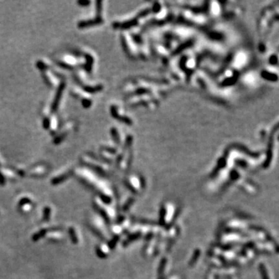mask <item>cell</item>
Segmentation results:
<instances>
[{
	"label": "cell",
	"mask_w": 279,
	"mask_h": 279,
	"mask_svg": "<svg viewBox=\"0 0 279 279\" xmlns=\"http://www.w3.org/2000/svg\"><path fill=\"white\" fill-rule=\"evenodd\" d=\"M64 87H65V84L64 83H61L59 87L57 88V92H56L55 95V97H54V102L52 103V111L54 112L55 110H57V107H58V104L60 102V98H61L62 94H63V91L64 89Z\"/></svg>",
	"instance_id": "6da1fadb"
},
{
	"label": "cell",
	"mask_w": 279,
	"mask_h": 279,
	"mask_svg": "<svg viewBox=\"0 0 279 279\" xmlns=\"http://www.w3.org/2000/svg\"><path fill=\"white\" fill-rule=\"evenodd\" d=\"M43 126H44V128L47 129L48 126H49V125H50V121L48 120L47 119H43Z\"/></svg>",
	"instance_id": "7a4b0ae2"
}]
</instances>
